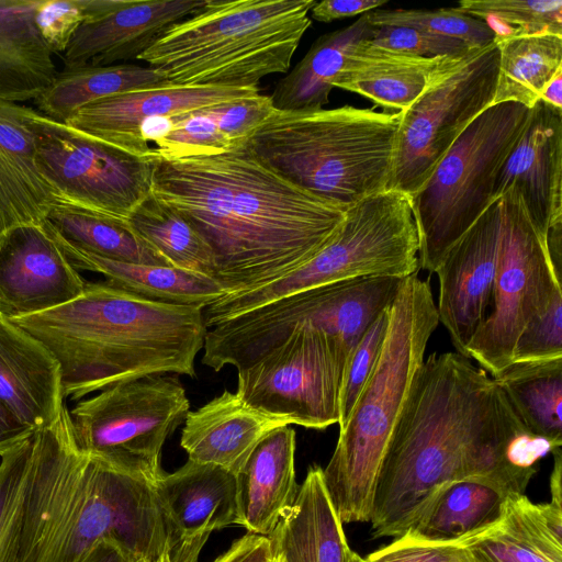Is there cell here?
Wrapping results in <instances>:
<instances>
[{"instance_id":"obj_12","label":"cell","mask_w":562,"mask_h":562,"mask_svg":"<svg viewBox=\"0 0 562 562\" xmlns=\"http://www.w3.org/2000/svg\"><path fill=\"white\" fill-rule=\"evenodd\" d=\"M189 412L190 401L177 374L116 383L69 411L83 453L153 482L164 473L166 440Z\"/></svg>"},{"instance_id":"obj_55","label":"cell","mask_w":562,"mask_h":562,"mask_svg":"<svg viewBox=\"0 0 562 562\" xmlns=\"http://www.w3.org/2000/svg\"><path fill=\"white\" fill-rule=\"evenodd\" d=\"M273 558H274V562H284V560L278 554H273Z\"/></svg>"},{"instance_id":"obj_43","label":"cell","mask_w":562,"mask_h":562,"mask_svg":"<svg viewBox=\"0 0 562 562\" xmlns=\"http://www.w3.org/2000/svg\"><path fill=\"white\" fill-rule=\"evenodd\" d=\"M110 0H41L34 22L53 54H64L75 33Z\"/></svg>"},{"instance_id":"obj_22","label":"cell","mask_w":562,"mask_h":562,"mask_svg":"<svg viewBox=\"0 0 562 562\" xmlns=\"http://www.w3.org/2000/svg\"><path fill=\"white\" fill-rule=\"evenodd\" d=\"M515 190L543 237L562 226V113L542 101L497 175L493 200Z\"/></svg>"},{"instance_id":"obj_17","label":"cell","mask_w":562,"mask_h":562,"mask_svg":"<svg viewBox=\"0 0 562 562\" xmlns=\"http://www.w3.org/2000/svg\"><path fill=\"white\" fill-rule=\"evenodd\" d=\"M502 227V199L495 200L449 249L435 273L437 314L457 352L467 347L492 306Z\"/></svg>"},{"instance_id":"obj_21","label":"cell","mask_w":562,"mask_h":562,"mask_svg":"<svg viewBox=\"0 0 562 562\" xmlns=\"http://www.w3.org/2000/svg\"><path fill=\"white\" fill-rule=\"evenodd\" d=\"M204 2L110 0L101 12L77 30L63 54L64 69L138 59L167 29L195 12Z\"/></svg>"},{"instance_id":"obj_29","label":"cell","mask_w":562,"mask_h":562,"mask_svg":"<svg viewBox=\"0 0 562 562\" xmlns=\"http://www.w3.org/2000/svg\"><path fill=\"white\" fill-rule=\"evenodd\" d=\"M370 38L360 41L348 53L331 87L358 93L383 109H407L431 72L450 57L423 58L380 47Z\"/></svg>"},{"instance_id":"obj_53","label":"cell","mask_w":562,"mask_h":562,"mask_svg":"<svg viewBox=\"0 0 562 562\" xmlns=\"http://www.w3.org/2000/svg\"><path fill=\"white\" fill-rule=\"evenodd\" d=\"M540 101L562 113V71H560L544 88Z\"/></svg>"},{"instance_id":"obj_39","label":"cell","mask_w":562,"mask_h":562,"mask_svg":"<svg viewBox=\"0 0 562 562\" xmlns=\"http://www.w3.org/2000/svg\"><path fill=\"white\" fill-rule=\"evenodd\" d=\"M454 9L484 21L495 41L541 33L562 35L561 0H463Z\"/></svg>"},{"instance_id":"obj_45","label":"cell","mask_w":562,"mask_h":562,"mask_svg":"<svg viewBox=\"0 0 562 562\" xmlns=\"http://www.w3.org/2000/svg\"><path fill=\"white\" fill-rule=\"evenodd\" d=\"M274 109L271 97L259 92L204 111L234 147L247 143Z\"/></svg>"},{"instance_id":"obj_37","label":"cell","mask_w":562,"mask_h":562,"mask_svg":"<svg viewBox=\"0 0 562 562\" xmlns=\"http://www.w3.org/2000/svg\"><path fill=\"white\" fill-rule=\"evenodd\" d=\"M498 74L493 104L517 102L532 109L562 71V35L541 33L495 41Z\"/></svg>"},{"instance_id":"obj_3","label":"cell","mask_w":562,"mask_h":562,"mask_svg":"<svg viewBox=\"0 0 562 562\" xmlns=\"http://www.w3.org/2000/svg\"><path fill=\"white\" fill-rule=\"evenodd\" d=\"M10 321L56 358L71 400L148 375L194 378L207 330L203 307L148 300L106 280L87 282L66 304Z\"/></svg>"},{"instance_id":"obj_56","label":"cell","mask_w":562,"mask_h":562,"mask_svg":"<svg viewBox=\"0 0 562 562\" xmlns=\"http://www.w3.org/2000/svg\"><path fill=\"white\" fill-rule=\"evenodd\" d=\"M157 562H166V561H162V560H161V561H157Z\"/></svg>"},{"instance_id":"obj_28","label":"cell","mask_w":562,"mask_h":562,"mask_svg":"<svg viewBox=\"0 0 562 562\" xmlns=\"http://www.w3.org/2000/svg\"><path fill=\"white\" fill-rule=\"evenodd\" d=\"M284 562H347L350 548L329 501L323 469L311 467L293 505L268 536Z\"/></svg>"},{"instance_id":"obj_31","label":"cell","mask_w":562,"mask_h":562,"mask_svg":"<svg viewBox=\"0 0 562 562\" xmlns=\"http://www.w3.org/2000/svg\"><path fill=\"white\" fill-rule=\"evenodd\" d=\"M55 238L78 271L103 274L113 285L148 300L205 308L227 295V291L215 279L199 272L172 266L110 260L78 249L56 236Z\"/></svg>"},{"instance_id":"obj_36","label":"cell","mask_w":562,"mask_h":562,"mask_svg":"<svg viewBox=\"0 0 562 562\" xmlns=\"http://www.w3.org/2000/svg\"><path fill=\"white\" fill-rule=\"evenodd\" d=\"M169 86L165 76L149 66L115 64L83 66L56 72L50 85L35 99L41 114L64 123L71 114L114 94Z\"/></svg>"},{"instance_id":"obj_46","label":"cell","mask_w":562,"mask_h":562,"mask_svg":"<svg viewBox=\"0 0 562 562\" xmlns=\"http://www.w3.org/2000/svg\"><path fill=\"white\" fill-rule=\"evenodd\" d=\"M370 42L423 58L457 56L469 48L462 41L406 26L375 27Z\"/></svg>"},{"instance_id":"obj_27","label":"cell","mask_w":562,"mask_h":562,"mask_svg":"<svg viewBox=\"0 0 562 562\" xmlns=\"http://www.w3.org/2000/svg\"><path fill=\"white\" fill-rule=\"evenodd\" d=\"M30 110L0 99V233L43 223L56 201L36 166Z\"/></svg>"},{"instance_id":"obj_41","label":"cell","mask_w":562,"mask_h":562,"mask_svg":"<svg viewBox=\"0 0 562 562\" xmlns=\"http://www.w3.org/2000/svg\"><path fill=\"white\" fill-rule=\"evenodd\" d=\"M232 148L204 110L180 114L168 134L153 147L161 159H181L222 153Z\"/></svg>"},{"instance_id":"obj_8","label":"cell","mask_w":562,"mask_h":562,"mask_svg":"<svg viewBox=\"0 0 562 562\" xmlns=\"http://www.w3.org/2000/svg\"><path fill=\"white\" fill-rule=\"evenodd\" d=\"M404 279H347L244 312L207 328L202 363L214 371L225 366L244 369L303 326L324 331L347 361L368 327L391 307Z\"/></svg>"},{"instance_id":"obj_9","label":"cell","mask_w":562,"mask_h":562,"mask_svg":"<svg viewBox=\"0 0 562 562\" xmlns=\"http://www.w3.org/2000/svg\"><path fill=\"white\" fill-rule=\"evenodd\" d=\"M419 240L411 199L389 190L347 210L331 240L284 277L204 308L207 328L277 299L317 285L361 277L407 278L418 273Z\"/></svg>"},{"instance_id":"obj_20","label":"cell","mask_w":562,"mask_h":562,"mask_svg":"<svg viewBox=\"0 0 562 562\" xmlns=\"http://www.w3.org/2000/svg\"><path fill=\"white\" fill-rule=\"evenodd\" d=\"M259 93L255 89L166 86L127 91L87 104L64 123L137 157H156L140 125L156 116L201 111Z\"/></svg>"},{"instance_id":"obj_42","label":"cell","mask_w":562,"mask_h":562,"mask_svg":"<svg viewBox=\"0 0 562 562\" xmlns=\"http://www.w3.org/2000/svg\"><path fill=\"white\" fill-rule=\"evenodd\" d=\"M389 324L390 308L368 327L345 363L339 390V427L347 422L363 385L375 367Z\"/></svg>"},{"instance_id":"obj_2","label":"cell","mask_w":562,"mask_h":562,"mask_svg":"<svg viewBox=\"0 0 562 562\" xmlns=\"http://www.w3.org/2000/svg\"><path fill=\"white\" fill-rule=\"evenodd\" d=\"M151 193L200 234L227 294L265 286L313 258L347 210L289 182L248 143L181 159L158 158Z\"/></svg>"},{"instance_id":"obj_16","label":"cell","mask_w":562,"mask_h":562,"mask_svg":"<svg viewBox=\"0 0 562 562\" xmlns=\"http://www.w3.org/2000/svg\"><path fill=\"white\" fill-rule=\"evenodd\" d=\"M100 538L115 540L147 562L167 553L154 482L89 457L82 503L60 562H76Z\"/></svg>"},{"instance_id":"obj_26","label":"cell","mask_w":562,"mask_h":562,"mask_svg":"<svg viewBox=\"0 0 562 562\" xmlns=\"http://www.w3.org/2000/svg\"><path fill=\"white\" fill-rule=\"evenodd\" d=\"M458 543L470 562H562V507L509 494L495 525Z\"/></svg>"},{"instance_id":"obj_33","label":"cell","mask_w":562,"mask_h":562,"mask_svg":"<svg viewBox=\"0 0 562 562\" xmlns=\"http://www.w3.org/2000/svg\"><path fill=\"white\" fill-rule=\"evenodd\" d=\"M375 27L366 14L347 27L321 35L270 95L273 106L283 111L323 109L329 101L331 82L341 70L348 53L360 41L372 37Z\"/></svg>"},{"instance_id":"obj_47","label":"cell","mask_w":562,"mask_h":562,"mask_svg":"<svg viewBox=\"0 0 562 562\" xmlns=\"http://www.w3.org/2000/svg\"><path fill=\"white\" fill-rule=\"evenodd\" d=\"M364 562H470L459 543H436L407 536L368 554Z\"/></svg>"},{"instance_id":"obj_50","label":"cell","mask_w":562,"mask_h":562,"mask_svg":"<svg viewBox=\"0 0 562 562\" xmlns=\"http://www.w3.org/2000/svg\"><path fill=\"white\" fill-rule=\"evenodd\" d=\"M76 562H147L111 538L94 541Z\"/></svg>"},{"instance_id":"obj_48","label":"cell","mask_w":562,"mask_h":562,"mask_svg":"<svg viewBox=\"0 0 562 562\" xmlns=\"http://www.w3.org/2000/svg\"><path fill=\"white\" fill-rule=\"evenodd\" d=\"M212 562H274L268 537L247 532Z\"/></svg>"},{"instance_id":"obj_14","label":"cell","mask_w":562,"mask_h":562,"mask_svg":"<svg viewBox=\"0 0 562 562\" xmlns=\"http://www.w3.org/2000/svg\"><path fill=\"white\" fill-rule=\"evenodd\" d=\"M36 166L56 200L128 220L151 194L158 158L137 157L31 109Z\"/></svg>"},{"instance_id":"obj_1","label":"cell","mask_w":562,"mask_h":562,"mask_svg":"<svg viewBox=\"0 0 562 562\" xmlns=\"http://www.w3.org/2000/svg\"><path fill=\"white\" fill-rule=\"evenodd\" d=\"M536 440L486 371L458 352L431 353L387 443L369 520L372 536H403L436 491L453 481L524 494L543 452Z\"/></svg>"},{"instance_id":"obj_23","label":"cell","mask_w":562,"mask_h":562,"mask_svg":"<svg viewBox=\"0 0 562 562\" xmlns=\"http://www.w3.org/2000/svg\"><path fill=\"white\" fill-rule=\"evenodd\" d=\"M61 370L52 352L0 313V402L33 430L55 423L67 407Z\"/></svg>"},{"instance_id":"obj_40","label":"cell","mask_w":562,"mask_h":562,"mask_svg":"<svg viewBox=\"0 0 562 562\" xmlns=\"http://www.w3.org/2000/svg\"><path fill=\"white\" fill-rule=\"evenodd\" d=\"M374 27L406 26L462 41L469 48H482L495 41L494 31L482 20L454 8L426 10H383L366 13Z\"/></svg>"},{"instance_id":"obj_7","label":"cell","mask_w":562,"mask_h":562,"mask_svg":"<svg viewBox=\"0 0 562 562\" xmlns=\"http://www.w3.org/2000/svg\"><path fill=\"white\" fill-rule=\"evenodd\" d=\"M88 464L67 407L1 457L0 562H60Z\"/></svg>"},{"instance_id":"obj_49","label":"cell","mask_w":562,"mask_h":562,"mask_svg":"<svg viewBox=\"0 0 562 562\" xmlns=\"http://www.w3.org/2000/svg\"><path fill=\"white\" fill-rule=\"evenodd\" d=\"M385 3L387 0H324L315 3L311 18L328 23L376 10Z\"/></svg>"},{"instance_id":"obj_18","label":"cell","mask_w":562,"mask_h":562,"mask_svg":"<svg viewBox=\"0 0 562 562\" xmlns=\"http://www.w3.org/2000/svg\"><path fill=\"white\" fill-rule=\"evenodd\" d=\"M170 562H198L215 530L238 525L236 476L189 460L154 482Z\"/></svg>"},{"instance_id":"obj_5","label":"cell","mask_w":562,"mask_h":562,"mask_svg":"<svg viewBox=\"0 0 562 562\" xmlns=\"http://www.w3.org/2000/svg\"><path fill=\"white\" fill-rule=\"evenodd\" d=\"M439 318L427 280L404 279L390 307L387 334L373 371L344 426L323 482L341 524L370 520L387 443Z\"/></svg>"},{"instance_id":"obj_52","label":"cell","mask_w":562,"mask_h":562,"mask_svg":"<svg viewBox=\"0 0 562 562\" xmlns=\"http://www.w3.org/2000/svg\"><path fill=\"white\" fill-rule=\"evenodd\" d=\"M553 452V470L550 476V492H551V501L550 503L562 507V452L561 447L554 448Z\"/></svg>"},{"instance_id":"obj_10","label":"cell","mask_w":562,"mask_h":562,"mask_svg":"<svg viewBox=\"0 0 562 562\" xmlns=\"http://www.w3.org/2000/svg\"><path fill=\"white\" fill-rule=\"evenodd\" d=\"M530 115L531 109L517 102L487 108L409 198L419 240V269L434 273L449 249L494 202L499 169Z\"/></svg>"},{"instance_id":"obj_6","label":"cell","mask_w":562,"mask_h":562,"mask_svg":"<svg viewBox=\"0 0 562 562\" xmlns=\"http://www.w3.org/2000/svg\"><path fill=\"white\" fill-rule=\"evenodd\" d=\"M400 112L274 109L248 145L272 171L345 210L389 191Z\"/></svg>"},{"instance_id":"obj_24","label":"cell","mask_w":562,"mask_h":562,"mask_svg":"<svg viewBox=\"0 0 562 562\" xmlns=\"http://www.w3.org/2000/svg\"><path fill=\"white\" fill-rule=\"evenodd\" d=\"M284 426L290 424L255 409L237 393L224 391L188 413L180 445L189 460L214 464L236 475L257 445Z\"/></svg>"},{"instance_id":"obj_19","label":"cell","mask_w":562,"mask_h":562,"mask_svg":"<svg viewBox=\"0 0 562 562\" xmlns=\"http://www.w3.org/2000/svg\"><path fill=\"white\" fill-rule=\"evenodd\" d=\"M87 282L44 223L0 233V313L7 318L66 304Z\"/></svg>"},{"instance_id":"obj_32","label":"cell","mask_w":562,"mask_h":562,"mask_svg":"<svg viewBox=\"0 0 562 562\" xmlns=\"http://www.w3.org/2000/svg\"><path fill=\"white\" fill-rule=\"evenodd\" d=\"M506 496L479 480L447 483L430 497L403 536L458 543L495 525L503 516Z\"/></svg>"},{"instance_id":"obj_34","label":"cell","mask_w":562,"mask_h":562,"mask_svg":"<svg viewBox=\"0 0 562 562\" xmlns=\"http://www.w3.org/2000/svg\"><path fill=\"white\" fill-rule=\"evenodd\" d=\"M43 223L59 239L92 255L122 262L171 266L127 220L56 200Z\"/></svg>"},{"instance_id":"obj_35","label":"cell","mask_w":562,"mask_h":562,"mask_svg":"<svg viewBox=\"0 0 562 562\" xmlns=\"http://www.w3.org/2000/svg\"><path fill=\"white\" fill-rule=\"evenodd\" d=\"M514 412L536 439L562 445V357L512 362L493 376Z\"/></svg>"},{"instance_id":"obj_15","label":"cell","mask_w":562,"mask_h":562,"mask_svg":"<svg viewBox=\"0 0 562 562\" xmlns=\"http://www.w3.org/2000/svg\"><path fill=\"white\" fill-rule=\"evenodd\" d=\"M345 359L324 331L303 326L250 366L237 370V395L290 425L323 430L339 422Z\"/></svg>"},{"instance_id":"obj_38","label":"cell","mask_w":562,"mask_h":562,"mask_svg":"<svg viewBox=\"0 0 562 562\" xmlns=\"http://www.w3.org/2000/svg\"><path fill=\"white\" fill-rule=\"evenodd\" d=\"M130 225L176 268L214 279L212 252L193 226L151 193L128 217Z\"/></svg>"},{"instance_id":"obj_54","label":"cell","mask_w":562,"mask_h":562,"mask_svg":"<svg viewBox=\"0 0 562 562\" xmlns=\"http://www.w3.org/2000/svg\"><path fill=\"white\" fill-rule=\"evenodd\" d=\"M347 562H364V559L361 558L359 554H357L353 551H350Z\"/></svg>"},{"instance_id":"obj_4","label":"cell","mask_w":562,"mask_h":562,"mask_svg":"<svg viewBox=\"0 0 562 562\" xmlns=\"http://www.w3.org/2000/svg\"><path fill=\"white\" fill-rule=\"evenodd\" d=\"M315 0H205L137 60L169 86L258 89L290 69Z\"/></svg>"},{"instance_id":"obj_11","label":"cell","mask_w":562,"mask_h":562,"mask_svg":"<svg viewBox=\"0 0 562 562\" xmlns=\"http://www.w3.org/2000/svg\"><path fill=\"white\" fill-rule=\"evenodd\" d=\"M497 74L495 42L447 57L431 72L420 94L400 112L389 190L408 198L419 191L462 132L493 105Z\"/></svg>"},{"instance_id":"obj_51","label":"cell","mask_w":562,"mask_h":562,"mask_svg":"<svg viewBox=\"0 0 562 562\" xmlns=\"http://www.w3.org/2000/svg\"><path fill=\"white\" fill-rule=\"evenodd\" d=\"M34 431L21 423L0 402V458L30 437Z\"/></svg>"},{"instance_id":"obj_30","label":"cell","mask_w":562,"mask_h":562,"mask_svg":"<svg viewBox=\"0 0 562 562\" xmlns=\"http://www.w3.org/2000/svg\"><path fill=\"white\" fill-rule=\"evenodd\" d=\"M41 0H0V99L35 100L56 75L34 16Z\"/></svg>"},{"instance_id":"obj_25","label":"cell","mask_w":562,"mask_h":562,"mask_svg":"<svg viewBox=\"0 0 562 562\" xmlns=\"http://www.w3.org/2000/svg\"><path fill=\"white\" fill-rule=\"evenodd\" d=\"M235 476L238 526L268 537L297 495L295 430L284 426L271 431Z\"/></svg>"},{"instance_id":"obj_44","label":"cell","mask_w":562,"mask_h":562,"mask_svg":"<svg viewBox=\"0 0 562 562\" xmlns=\"http://www.w3.org/2000/svg\"><path fill=\"white\" fill-rule=\"evenodd\" d=\"M562 357V292L530 321L518 336L512 362L548 360Z\"/></svg>"},{"instance_id":"obj_13","label":"cell","mask_w":562,"mask_h":562,"mask_svg":"<svg viewBox=\"0 0 562 562\" xmlns=\"http://www.w3.org/2000/svg\"><path fill=\"white\" fill-rule=\"evenodd\" d=\"M501 199L492 312L467 347L468 358L492 376L512 363L520 333L562 292V279L552 268L546 237L531 222L519 194L509 189Z\"/></svg>"}]
</instances>
